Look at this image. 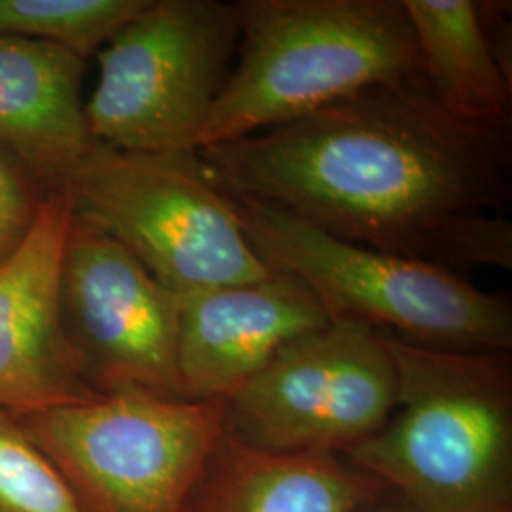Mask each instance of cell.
<instances>
[{
    "mask_svg": "<svg viewBox=\"0 0 512 512\" xmlns=\"http://www.w3.org/2000/svg\"><path fill=\"white\" fill-rule=\"evenodd\" d=\"M380 512H416V511H412V509H410V507H408V509H404V511H399V509H395V511H393V509H384V511H380Z\"/></svg>",
    "mask_w": 512,
    "mask_h": 512,
    "instance_id": "cell-18",
    "label": "cell"
},
{
    "mask_svg": "<svg viewBox=\"0 0 512 512\" xmlns=\"http://www.w3.org/2000/svg\"><path fill=\"white\" fill-rule=\"evenodd\" d=\"M262 262L302 281L330 321H353L406 342L507 353L511 300L478 289L467 275L334 238L291 213L224 190Z\"/></svg>",
    "mask_w": 512,
    "mask_h": 512,
    "instance_id": "cell-4",
    "label": "cell"
},
{
    "mask_svg": "<svg viewBox=\"0 0 512 512\" xmlns=\"http://www.w3.org/2000/svg\"><path fill=\"white\" fill-rule=\"evenodd\" d=\"M323 454H275L224 433L184 512H357L380 490Z\"/></svg>",
    "mask_w": 512,
    "mask_h": 512,
    "instance_id": "cell-13",
    "label": "cell"
},
{
    "mask_svg": "<svg viewBox=\"0 0 512 512\" xmlns=\"http://www.w3.org/2000/svg\"><path fill=\"white\" fill-rule=\"evenodd\" d=\"M148 0H0V35L33 38L73 54H99Z\"/></svg>",
    "mask_w": 512,
    "mask_h": 512,
    "instance_id": "cell-15",
    "label": "cell"
},
{
    "mask_svg": "<svg viewBox=\"0 0 512 512\" xmlns=\"http://www.w3.org/2000/svg\"><path fill=\"white\" fill-rule=\"evenodd\" d=\"M86 59L0 35V154L46 192L65 188L93 145L84 116Z\"/></svg>",
    "mask_w": 512,
    "mask_h": 512,
    "instance_id": "cell-12",
    "label": "cell"
},
{
    "mask_svg": "<svg viewBox=\"0 0 512 512\" xmlns=\"http://www.w3.org/2000/svg\"><path fill=\"white\" fill-rule=\"evenodd\" d=\"M321 300L291 275L181 298L177 370L184 399L228 401L294 342L329 327Z\"/></svg>",
    "mask_w": 512,
    "mask_h": 512,
    "instance_id": "cell-11",
    "label": "cell"
},
{
    "mask_svg": "<svg viewBox=\"0 0 512 512\" xmlns=\"http://www.w3.org/2000/svg\"><path fill=\"white\" fill-rule=\"evenodd\" d=\"M38 188L16 162L0 154V264L18 249L37 219L48 194Z\"/></svg>",
    "mask_w": 512,
    "mask_h": 512,
    "instance_id": "cell-17",
    "label": "cell"
},
{
    "mask_svg": "<svg viewBox=\"0 0 512 512\" xmlns=\"http://www.w3.org/2000/svg\"><path fill=\"white\" fill-rule=\"evenodd\" d=\"M73 219L69 190L48 192L27 236L0 264V408L14 416L103 395L86 378L61 313V266Z\"/></svg>",
    "mask_w": 512,
    "mask_h": 512,
    "instance_id": "cell-10",
    "label": "cell"
},
{
    "mask_svg": "<svg viewBox=\"0 0 512 512\" xmlns=\"http://www.w3.org/2000/svg\"><path fill=\"white\" fill-rule=\"evenodd\" d=\"M61 313L90 384L184 399L177 342L181 296L93 220L74 213L61 266Z\"/></svg>",
    "mask_w": 512,
    "mask_h": 512,
    "instance_id": "cell-9",
    "label": "cell"
},
{
    "mask_svg": "<svg viewBox=\"0 0 512 512\" xmlns=\"http://www.w3.org/2000/svg\"><path fill=\"white\" fill-rule=\"evenodd\" d=\"M0 512H82L50 458L0 408Z\"/></svg>",
    "mask_w": 512,
    "mask_h": 512,
    "instance_id": "cell-16",
    "label": "cell"
},
{
    "mask_svg": "<svg viewBox=\"0 0 512 512\" xmlns=\"http://www.w3.org/2000/svg\"><path fill=\"white\" fill-rule=\"evenodd\" d=\"M226 401L137 387L16 416L82 512H184L226 433Z\"/></svg>",
    "mask_w": 512,
    "mask_h": 512,
    "instance_id": "cell-6",
    "label": "cell"
},
{
    "mask_svg": "<svg viewBox=\"0 0 512 512\" xmlns=\"http://www.w3.org/2000/svg\"><path fill=\"white\" fill-rule=\"evenodd\" d=\"M65 188L76 215L105 228L181 298L272 274L196 150L93 143Z\"/></svg>",
    "mask_w": 512,
    "mask_h": 512,
    "instance_id": "cell-5",
    "label": "cell"
},
{
    "mask_svg": "<svg viewBox=\"0 0 512 512\" xmlns=\"http://www.w3.org/2000/svg\"><path fill=\"white\" fill-rule=\"evenodd\" d=\"M395 401L397 372L384 334L330 321L226 401V433L275 454H348L384 427Z\"/></svg>",
    "mask_w": 512,
    "mask_h": 512,
    "instance_id": "cell-8",
    "label": "cell"
},
{
    "mask_svg": "<svg viewBox=\"0 0 512 512\" xmlns=\"http://www.w3.org/2000/svg\"><path fill=\"white\" fill-rule=\"evenodd\" d=\"M397 372L384 427L349 463L416 512L512 511V368L507 353L450 351L382 332Z\"/></svg>",
    "mask_w": 512,
    "mask_h": 512,
    "instance_id": "cell-3",
    "label": "cell"
},
{
    "mask_svg": "<svg viewBox=\"0 0 512 512\" xmlns=\"http://www.w3.org/2000/svg\"><path fill=\"white\" fill-rule=\"evenodd\" d=\"M238 42L234 4L148 0L97 54L90 139L126 152L196 150Z\"/></svg>",
    "mask_w": 512,
    "mask_h": 512,
    "instance_id": "cell-7",
    "label": "cell"
},
{
    "mask_svg": "<svg viewBox=\"0 0 512 512\" xmlns=\"http://www.w3.org/2000/svg\"><path fill=\"white\" fill-rule=\"evenodd\" d=\"M209 179L334 238L465 275L512 268V131L427 86L374 88L198 150Z\"/></svg>",
    "mask_w": 512,
    "mask_h": 512,
    "instance_id": "cell-1",
    "label": "cell"
},
{
    "mask_svg": "<svg viewBox=\"0 0 512 512\" xmlns=\"http://www.w3.org/2000/svg\"><path fill=\"white\" fill-rule=\"evenodd\" d=\"M425 82L459 118L511 129L512 80L492 52L478 0H401Z\"/></svg>",
    "mask_w": 512,
    "mask_h": 512,
    "instance_id": "cell-14",
    "label": "cell"
},
{
    "mask_svg": "<svg viewBox=\"0 0 512 512\" xmlns=\"http://www.w3.org/2000/svg\"><path fill=\"white\" fill-rule=\"evenodd\" d=\"M232 4L238 52L196 150L289 124L366 90L427 86L401 0Z\"/></svg>",
    "mask_w": 512,
    "mask_h": 512,
    "instance_id": "cell-2",
    "label": "cell"
}]
</instances>
